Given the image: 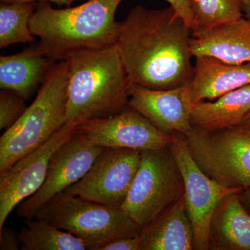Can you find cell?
I'll return each mask as SVG.
<instances>
[{"label": "cell", "instance_id": "26", "mask_svg": "<svg viewBox=\"0 0 250 250\" xmlns=\"http://www.w3.org/2000/svg\"><path fill=\"white\" fill-rule=\"evenodd\" d=\"M174 9L177 16L183 20L184 22L191 29L192 17L188 0H166Z\"/></svg>", "mask_w": 250, "mask_h": 250}, {"label": "cell", "instance_id": "2", "mask_svg": "<svg viewBox=\"0 0 250 250\" xmlns=\"http://www.w3.org/2000/svg\"><path fill=\"white\" fill-rule=\"evenodd\" d=\"M123 0H88L56 9L42 1L36 8L29 27L39 41L34 52L55 62L116 45L120 22L116 13Z\"/></svg>", "mask_w": 250, "mask_h": 250}, {"label": "cell", "instance_id": "19", "mask_svg": "<svg viewBox=\"0 0 250 250\" xmlns=\"http://www.w3.org/2000/svg\"><path fill=\"white\" fill-rule=\"evenodd\" d=\"M250 111V84L219 97L214 101L196 104L190 114L192 126L220 130L240 126Z\"/></svg>", "mask_w": 250, "mask_h": 250}, {"label": "cell", "instance_id": "27", "mask_svg": "<svg viewBox=\"0 0 250 250\" xmlns=\"http://www.w3.org/2000/svg\"><path fill=\"white\" fill-rule=\"evenodd\" d=\"M1 3L4 4H11V3H26V2H35V1H45V2H53L59 5V6H70V5L76 1V0H0Z\"/></svg>", "mask_w": 250, "mask_h": 250}, {"label": "cell", "instance_id": "16", "mask_svg": "<svg viewBox=\"0 0 250 250\" xmlns=\"http://www.w3.org/2000/svg\"><path fill=\"white\" fill-rule=\"evenodd\" d=\"M142 232L140 250H194L193 228L184 196L143 229Z\"/></svg>", "mask_w": 250, "mask_h": 250}, {"label": "cell", "instance_id": "23", "mask_svg": "<svg viewBox=\"0 0 250 250\" xmlns=\"http://www.w3.org/2000/svg\"><path fill=\"white\" fill-rule=\"evenodd\" d=\"M25 99L13 91L1 89L0 92V129L11 127L25 111Z\"/></svg>", "mask_w": 250, "mask_h": 250}, {"label": "cell", "instance_id": "22", "mask_svg": "<svg viewBox=\"0 0 250 250\" xmlns=\"http://www.w3.org/2000/svg\"><path fill=\"white\" fill-rule=\"evenodd\" d=\"M192 32L218 27L243 18L242 0H188Z\"/></svg>", "mask_w": 250, "mask_h": 250}, {"label": "cell", "instance_id": "13", "mask_svg": "<svg viewBox=\"0 0 250 250\" xmlns=\"http://www.w3.org/2000/svg\"><path fill=\"white\" fill-rule=\"evenodd\" d=\"M188 84L172 89L154 90L131 83L129 107L163 132L186 136L193 127L190 122L193 104Z\"/></svg>", "mask_w": 250, "mask_h": 250}, {"label": "cell", "instance_id": "4", "mask_svg": "<svg viewBox=\"0 0 250 250\" xmlns=\"http://www.w3.org/2000/svg\"><path fill=\"white\" fill-rule=\"evenodd\" d=\"M67 83V62H56L34 101L0 138V174L66 124Z\"/></svg>", "mask_w": 250, "mask_h": 250}, {"label": "cell", "instance_id": "30", "mask_svg": "<svg viewBox=\"0 0 250 250\" xmlns=\"http://www.w3.org/2000/svg\"><path fill=\"white\" fill-rule=\"evenodd\" d=\"M240 126L250 131V111L248 113Z\"/></svg>", "mask_w": 250, "mask_h": 250}, {"label": "cell", "instance_id": "28", "mask_svg": "<svg viewBox=\"0 0 250 250\" xmlns=\"http://www.w3.org/2000/svg\"><path fill=\"white\" fill-rule=\"evenodd\" d=\"M239 195L242 203L250 213V187L244 189L243 191L240 192Z\"/></svg>", "mask_w": 250, "mask_h": 250}, {"label": "cell", "instance_id": "9", "mask_svg": "<svg viewBox=\"0 0 250 250\" xmlns=\"http://www.w3.org/2000/svg\"><path fill=\"white\" fill-rule=\"evenodd\" d=\"M141 158V151L104 148L88 172L62 192L122 208L139 170Z\"/></svg>", "mask_w": 250, "mask_h": 250}, {"label": "cell", "instance_id": "25", "mask_svg": "<svg viewBox=\"0 0 250 250\" xmlns=\"http://www.w3.org/2000/svg\"><path fill=\"white\" fill-rule=\"evenodd\" d=\"M21 246L20 232L3 228L0 230V250H18Z\"/></svg>", "mask_w": 250, "mask_h": 250}, {"label": "cell", "instance_id": "20", "mask_svg": "<svg viewBox=\"0 0 250 250\" xmlns=\"http://www.w3.org/2000/svg\"><path fill=\"white\" fill-rule=\"evenodd\" d=\"M20 232L22 250H85L83 240L39 219L25 220Z\"/></svg>", "mask_w": 250, "mask_h": 250}, {"label": "cell", "instance_id": "3", "mask_svg": "<svg viewBox=\"0 0 250 250\" xmlns=\"http://www.w3.org/2000/svg\"><path fill=\"white\" fill-rule=\"evenodd\" d=\"M66 62V123L105 119L129 108L131 83L116 45Z\"/></svg>", "mask_w": 250, "mask_h": 250}, {"label": "cell", "instance_id": "29", "mask_svg": "<svg viewBox=\"0 0 250 250\" xmlns=\"http://www.w3.org/2000/svg\"><path fill=\"white\" fill-rule=\"evenodd\" d=\"M243 9L246 14V18L250 19V0H242Z\"/></svg>", "mask_w": 250, "mask_h": 250}, {"label": "cell", "instance_id": "8", "mask_svg": "<svg viewBox=\"0 0 250 250\" xmlns=\"http://www.w3.org/2000/svg\"><path fill=\"white\" fill-rule=\"evenodd\" d=\"M184 182V202L194 231V250L210 249V226L217 207L225 197L243 189L229 188L215 182L197 165L183 135L170 145Z\"/></svg>", "mask_w": 250, "mask_h": 250}, {"label": "cell", "instance_id": "24", "mask_svg": "<svg viewBox=\"0 0 250 250\" xmlns=\"http://www.w3.org/2000/svg\"><path fill=\"white\" fill-rule=\"evenodd\" d=\"M143 240L142 230L134 236L123 237L99 247L97 250H140Z\"/></svg>", "mask_w": 250, "mask_h": 250}, {"label": "cell", "instance_id": "11", "mask_svg": "<svg viewBox=\"0 0 250 250\" xmlns=\"http://www.w3.org/2000/svg\"><path fill=\"white\" fill-rule=\"evenodd\" d=\"M77 126L66 123L47 142L0 174V230L12 210L42 187L52 154L76 134Z\"/></svg>", "mask_w": 250, "mask_h": 250}, {"label": "cell", "instance_id": "17", "mask_svg": "<svg viewBox=\"0 0 250 250\" xmlns=\"http://www.w3.org/2000/svg\"><path fill=\"white\" fill-rule=\"evenodd\" d=\"M210 249L250 250V213L239 193L225 197L217 207L210 222Z\"/></svg>", "mask_w": 250, "mask_h": 250}, {"label": "cell", "instance_id": "15", "mask_svg": "<svg viewBox=\"0 0 250 250\" xmlns=\"http://www.w3.org/2000/svg\"><path fill=\"white\" fill-rule=\"evenodd\" d=\"M250 84V62L233 65L201 56L195 57L193 77L189 83L192 104L214 100L237 88Z\"/></svg>", "mask_w": 250, "mask_h": 250}, {"label": "cell", "instance_id": "1", "mask_svg": "<svg viewBox=\"0 0 250 250\" xmlns=\"http://www.w3.org/2000/svg\"><path fill=\"white\" fill-rule=\"evenodd\" d=\"M192 31L171 6H135L120 22L116 46L130 83L154 90L188 84L194 73Z\"/></svg>", "mask_w": 250, "mask_h": 250}, {"label": "cell", "instance_id": "6", "mask_svg": "<svg viewBox=\"0 0 250 250\" xmlns=\"http://www.w3.org/2000/svg\"><path fill=\"white\" fill-rule=\"evenodd\" d=\"M141 163L122 208L141 229L184 196L183 176L170 148L141 151Z\"/></svg>", "mask_w": 250, "mask_h": 250}, {"label": "cell", "instance_id": "12", "mask_svg": "<svg viewBox=\"0 0 250 250\" xmlns=\"http://www.w3.org/2000/svg\"><path fill=\"white\" fill-rule=\"evenodd\" d=\"M77 129L90 142L103 148L159 149L170 147L177 140V134L163 132L130 107L110 118L81 123Z\"/></svg>", "mask_w": 250, "mask_h": 250}, {"label": "cell", "instance_id": "10", "mask_svg": "<svg viewBox=\"0 0 250 250\" xmlns=\"http://www.w3.org/2000/svg\"><path fill=\"white\" fill-rule=\"evenodd\" d=\"M104 148L95 146L77 131L52 154L45 182L35 194L16 207L18 216L32 220L41 208L80 181L93 165Z\"/></svg>", "mask_w": 250, "mask_h": 250}, {"label": "cell", "instance_id": "18", "mask_svg": "<svg viewBox=\"0 0 250 250\" xmlns=\"http://www.w3.org/2000/svg\"><path fill=\"white\" fill-rule=\"evenodd\" d=\"M55 62L27 48L0 57V88L13 90L28 99L42 84Z\"/></svg>", "mask_w": 250, "mask_h": 250}, {"label": "cell", "instance_id": "5", "mask_svg": "<svg viewBox=\"0 0 250 250\" xmlns=\"http://www.w3.org/2000/svg\"><path fill=\"white\" fill-rule=\"evenodd\" d=\"M35 218L83 240L90 250H97L117 238L136 236L142 230L122 208L108 207L65 192L51 199Z\"/></svg>", "mask_w": 250, "mask_h": 250}, {"label": "cell", "instance_id": "21", "mask_svg": "<svg viewBox=\"0 0 250 250\" xmlns=\"http://www.w3.org/2000/svg\"><path fill=\"white\" fill-rule=\"evenodd\" d=\"M34 2L0 5V48L21 42H34L29 23L36 10Z\"/></svg>", "mask_w": 250, "mask_h": 250}, {"label": "cell", "instance_id": "7", "mask_svg": "<svg viewBox=\"0 0 250 250\" xmlns=\"http://www.w3.org/2000/svg\"><path fill=\"white\" fill-rule=\"evenodd\" d=\"M190 154L210 179L229 188L250 187V131L241 126L220 130L192 127L186 135Z\"/></svg>", "mask_w": 250, "mask_h": 250}, {"label": "cell", "instance_id": "14", "mask_svg": "<svg viewBox=\"0 0 250 250\" xmlns=\"http://www.w3.org/2000/svg\"><path fill=\"white\" fill-rule=\"evenodd\" d=\"M192 57L208 56L233 65L250 62V19L192 32Z\"/></svg>", "mask_w": 250, "mask_h": 250}]
</instances>
